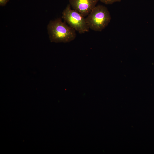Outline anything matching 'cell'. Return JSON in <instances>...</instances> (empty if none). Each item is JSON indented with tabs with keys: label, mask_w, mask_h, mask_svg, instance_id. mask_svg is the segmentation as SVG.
I'll return each instance as SVG.
<instances>
[{
	"label": "cell",
	"mask_w": 154,
	"mask_h": 154,
	"mask_svg": "<svg viewBox=\"0 0 154 154\" xmlns=\"http://www.w3.org/2000/svg\"><path fill=\"white\" fill-rule=\"evenodd\" d=\"M9 0H0V5L1 6H5Z\"/></svg>",
	"instance_id": "obj_6"
},
{
	"label": "cell",
	"mask_w": 154,
	"mask_h": 154,
	"mask_svg": "<svg viewBox=\"0 0 154 154\" xmlns=\"http://www.w3.org/2000/svg\"><path fill=\"white\" fill-rule=\"evenodd\" d=\"M121 0H99L106 4H111L116 2H120Z\"/></svg>",
	"instance_id": "obj_5"
},
{
	"label": "cell",
	"mask_w": 154,
	"mask_h": 154,
	"mask_svg": "<svg viewBox=\"0 0 154 154\" xmlns=\"http://www.w3.org/2000/svg\"><path fill=\"white\" fill-rule=\"evenodd\" d=\"M47 29L51 42H68L74 40L76 37L75 31L60 18L50 20Z\"/></svg>",
	"instance_id": "obj_1"
},
{
	"label": "cell",
	"mask_w": 154,
	"mask_h": 154,
	"mask_svg": "<svg viewBox=\"0 0 154 154\" xmlns=\"http://www.w3.org/2000/svg\"><path fill=\"white\" fill-rule=\"evenodd\" d=\"M62 18L68 25L80 34L88 32L86 18L68 4L62 13Z\"/></svg>",
	"instance_id": "obj_3"
},
{
	"label": "cell",
	"mask_w": 154,
	"mask_h": 154,
	"mask_svg": "<svg viewBox=\"0 0 154 154\" xmlns=\"http://www.w3.org/2000/svg\"><path fill=\"white\" fill-rule=\"evenodd\" d=\"M99 0H69L73 9L85 17L96 6Z\"/></svg>",
	"instance_id": "obj_4"
},
{
	"label": "cell",
	"mask_w": 154,
	"mask_h": 154,
	"mask_svg": "<svg viewBox=\"0 0 154 154\" xmlns=\"http://www.w3.org/2000/svg\"><path fill=\"white\" fill-rule=\"evenodd\" d=\"M111 19L107 8L101 5L96 6L86 18L89 29L96 31H101L104 29Z\"/></svg>",
	"instance_id": "obj_2"
}]
</instances>
